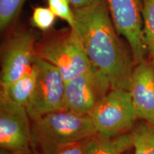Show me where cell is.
<instances>
[{
    "instance_id": "obj_1",
    "label": "cell",
    "mask_w": 154,
    "mask_h": 154,
    "mask_svg": "<svg viewBox=\"0 0 154 154\" xmlns=\"http://www.w3.org/2000/svg\"><path fill=\"white\" fill-rule=\"evenodd\" d=\"M74 29L94 68L109 79L111 89L129 91L135 63L121 41L106 0L73 9Z\"/></svg>"
},
{
    "instance_id": "obj_2",
    "label": "cell",
    "mask_w": 154,
    "mask_h": 154,
    "mask_svg": "<svg viewBox=\"0 0 154 154\" xmlns=\"http://www.w3.org/2000/svg\"><path fill=\"white\" fill-rule=\"evenodd\" d=\"M98 135L88 115L63 110L32 121L34 154H54L61 149Z\"/></svg>"
},
{
    "instance_id": "obj_3",
    "label": "cell",
    "mask_w": 154,
    "mask_h": 154,
    "mask_svg": "<svg viewBox=\"0 0 154 154\" xmlns=\"http://www.w3.org/2000/svg\"><path fill=\"white\" fill-rule=\"evenodd\" d=\"M36 51L40 59L51 63L59 71L66 83L95 69L79 38L70 27L50 34L36 43Z\"/></svg>"
},
{
    "instance_id": "obj_4",
    "label": "cell",
    "mask_w": 154,
    "mask_h": 154,
    "mask_svg": "<svg viewBox=\"0 0 154 154\" xmlns=\"http://www.w3.org/2000/svg\"><path fill=\"white\" fill-rule=\"evenodd\" d=\"M96 132L109 138L129 133L138 117L128 91L111 89L88 113Z\"/></svg>"
},
{
    "instance_id": "obj_5",
    "label": "cell",
    "mask_w": 154,
    "mask_h": 154,
    "mask_svg": "<svg viewBox=\"0 0 154 154\" xmlns=\"http://www.w3.org/2000/svg\"><path fill=\"white\" fill-rule=\"evenodd\" d=\"M65 84L59 71L51 63L38 57L36 85L26 106L31 120L64 110Z\"/></svg>"
},
{
    "instance_id": "obj_6",
    "label": "cell",
    "mask_w": 154,
    "mask_h": 154,
    "mask_svg": "<svg viewBox=\"0 0 154 154\" xmlns=\"http://www.w3.org/2000/svg\"><path fill=\"white\" fill-rule=\"evenodd\" d=\"M117 32L129 44L135 65L148 56L143 29L142 0H106Z\"/></svg>"
},
{
    "instance_id": "obj_7",
    "label": "cell",
    "mask_w": 154,
    "mask_h": 154,
    "mask_svg": "<svg viewBox=\"0 0 154 154\" xmlns=\"http://www.w3.org/2000/svg\"><path fill=\"white\" fill-rule=\"evenodd\" d=\"M26 108L0 96V147L14 154H32V124Z\"/></svg>"
},
{
    "instance_id": "obj_8",
    "label": "cell",
    "mask_w": 154,
    "mask_h": 154,
    "mask_svg": "<svg viewBox=\"0 0 154 154\" xmlns=\"http://www.w3.org/2000/svg\"><path fill=\"white\" fill-rule=\"evenodd\" d=\"M111 89L106 76L94 69L65 84L64 110L88 115Z\"/></svg>"
},
{
    "instance_id": "obj_9",
    "label": "cell",
    "mask_w": 154,
    "mask_h": 154,
    "mask_svg": "<svg viewBox=\"0 0 154 154\" xmlns=\"http://www.w3.org/2000/svg\"><path fill=\"white\" fill-rule=\"evenodd\" d=\"M38 59L35 35L32 31L13 35L3 48L0 83L9 84L19 79L33 69Z\"/></svg>"
},
{
    "instance_id": "obj_10",
    "label": "cell",
    "mask_w": 154,
    "mask_h": 154,
    "mask_svg": "<svg viewBox=\"0 0 154 154\" xmlns=\"http://www.w3.org/2000/svg\"><path fill=\"white\" fill-rule=\"evenodd\" d=\"M128 91L138 119L154 125V68L149 59L135 65Z\"/></svg>"
},
{
    "instance_id": "obj_11",
    "label": "cell",
    "mask_w": 154,
    "mask_h": 154,
    "mask_svg": "<svg viewBox=\"0 0 154 154\" xmlns=\"http://www.w3.org/2000/svg\"><path fill=\"white\" fill-rule=\"evenodd\" d=\"M37 74L38 61L32 70L19 79L9 84H1L0 96L12 103L26 108L33 94Z\"/></svg>"
},
{
    "instance_id": "obj_12",
    "label": "cell",
    "mask_w": 154,
    "mask_h": 154,
    "mask_svg": "<svg viewBox=\"0 0 154 154\" xmlns=\"http://www.w3.org/2000/svg\"><path fill=\"white\" fill-rule=\"evenodd\" d=\"M131 133L134 154H154V125L143 121L134 126Z\"/></svg>"
},
{
    "instance_id": "obj_13",
    "label": "cell",
    "mask_w": 154,
    "mask_h": 154,
    "mask_svg": "<svg viewBox=\"0 0 154 154\" xmlns=\"http://www.w3.org/2000/svg\"><path fill=\"white\" fill-rule=\"evenodd\" d=\"M133 149L131 133L116 137L102 138L87 154H124Z\"/></svg>"
},
{
    "instance_id": "obj_14",
    "label": "cell",
    "mask_w": 154,
    "mask_h": 154,
    "mask_svg": "<svg viewBox=\"0 0 154 154\" xmlns=\"http://www.w3.org/2000/svg\"><path fill=\"white\" fill-rule=\"evenodd\" d=\"M143 29L149 60L154 68V0H142Z\"/></svg>"
},
{
    "instance_id": "obj_15",
    "label": "cell",
    "mask_w": 154,
    "mask_h": 154,
    "mask_svg": "<svg viewBox=\"0 0 154 154\" xmlns=\"http://www.w3.org/2000/svg\"><path fill=\"white\" fill-rule=\"evenodd\" d=\"M26 0H0V29L5 31L16 20Z\"/></svg>"
},
{
    "instance_id": "obj_16",
    "label": "cell",
    "mask_w": 154,
    "mask_h": 154,
    "mask_svg": "<svg viewBox=\"0 0 154 154\" xmlns=\"http://www.w3.org/2000/svg\"><path fill=\"white\" fill-rule=\"evenodd\" d=\"M56 18V15L49 7H37L34 8L32 13V24L39 30L47 32L54 24Z\"/></svg>"
},
{
    "instance_id": "obj_17",
    "label": "cell",
    "mask_w": 154,
    "mask_h": 154,
    "mask_svg": "<svg viewBox=\"0 0 154 154\" xmlns=\"http://www.w3.org/2000/svg\"><path fill=\"white\" fill-rule=\"evenodd\" d=\"M48 4L56 17L65 21L70 28H74V14L69 0H48Z\"/></svg>"
},
{
    "instance_id": "obj_18",
    "label": "cell",
    "mask_w": 154,
    "mask_h": 154,
    "mask_svg": "<svg viewBox=\"0 0 154 154\" xmlns=\"http://www.w3.org/2000/svg\"><path fill=\"white\" fill-rule=\"evenodd\" d=\"M101 138L98 134L65 146L54 154H87Z\"/></svg>"
},
{
    "instance_id": "obj_19",
    "label": "cell",
    "mask_w": 154,
    "mask_h": 154,
    "mask_svg": "<svg viewBox=\"0 0 154 154\" xmlns=\"http://www.w3.org/2000/svg\"><path fill=\"white\" fill-rule=\"evenodd\" d=\"M95 0H69L72 9H82L91 5Z\"/></svg>"
},
{
    "instance_id": "obj_20",
    "label": "cell",
    "mask_w": 154,
    "mask_h": 154,
    "mask_svg": "<svg viewBox=\"0 0 154 154\" xmlns=\"http://www.w3.org/2000/svg\"><path fill=\"white\" fill-rule=\"evenodd\" d=\"M0 154H14V153L9 151H7V150L6 149H1V150H0Z\"/></svg>"
},
{
    "instance_id": "obj_21",
    "label": "cell",
    "mask_w": 154,
    "mask_h": 154,
    "mask_svg": "<svg viewBox=\"0 0 154 154\" xmlns=\"http://www.w3.org/2000/svg\"><path fill=\"white\" fill-rule=\"evenodd\" d=\"M131 150H129V151H126V153H124V154H131V152H130Z\"/></svg>"
},
{
    "instance_id": "obj_22",
    "label": "cell",
    "mask_w": 154,
    "mask_h": 154,
    "mask_svg": "<svg viewBox=\"0 0 154 154\" xmlns=\"http://www.w3.org/2000/svg\"><path fill=\"white\" fill-rule=\"evenodd\" d=\"M32 154H34V153H32Z\"/></svg>"
}]
</instances>
